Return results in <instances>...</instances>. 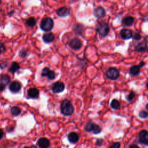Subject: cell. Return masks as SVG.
Masks as SVG:
<instances>
[{
	"label": "cell",
	"mask_w": 148,
	"mask_h": 148,
	"mask_svg": "<svg viewBox=\"0 0 148 148\" xmlns=\"http://www.w3.org/2000/svg\"><path fill=\"white\" fill-rule=\"evenodd\" d=\"M11 114L14 116H17L21 113V109L18 106H13L10 109Z\"/></svg>",
	"instance_id": "cb8c5ba5"
},
{
	"label": "cell",
	"mask_w": 148,
	"mask_h": 148,
	"mask_svg": "<svg viewBox=\"0 0 148 148\" xmlns=\"http://www.w3.org/2000/svg\"><path fill=\"white\" fill-rule=\"evenodd\" d=\"M139 116L142 119H146L148 117V111H145V110H140L139 112Z\"/></svg>",
	"instance_id": "484cf974"
},
{
	"label": "cell",
	"mask_w": 148,
	"mask_h": 148,
	"mask_svg": "<svg viewBox=\"0 0 148 148\" xmlns=\"http://www.w3.org/2000/svg\"><path fill=\"white\" fill-rule=\"evenodd\" d=\"M10 80V78L8 75L4 74V75H2L1 76L0 81H1V84L6 86L9 83Z\"/></svg>",
	"instance_id": "44dd1931"
},
{
	"label": "cell",
	"mask_w": 148,
	"mask_h": 148,
	"mask_svg": "<svg viewBox=\"0 0 148 148\" xmlns=\"http://www.w3.org/2000/svg\"><path fill=\"white\" fill-rule=\"evenodd\" d=\"M135 92L133 91H131L130 93L126 96V99H127L128 101H131L135 97Z\"/></svg>",
	"instance_id": "4316f807"
},
{
	"label": "cell",
	"mask_w": 148,
	"mask_h": 148,
	"mask_svg": "<svg viewBox=\"0 0 148 148\" xmlns=\"http://www.w3.org/2000/svg\"><path fill=\"white\" fill-rule=\"evenodd\" d=\"M84 130L88 132H92L94 134H98L101 133L102 129L98 124H96L92 121H89L86 124Z\"/></svg>",
	"instance_id": "277c9868"
},
{
	"label": "cell",
	"mask_w": 148,
	"mask_h": 148,
	"mask_svg": "<svg viewBox=\"0 0 148 148\" xmlns=\"http://www.w3.org/2000/svg\"><path fill=\"white\" fill-rule=\"evenodd\" d=\"M106 77L110 80H114L117 79L120 76V71L116 68H109L106 72Z\"/></svg>",
	"instance_id": "5b68a950"
},
{
	"label": "cell",
	"mask_w": 148,
	"mask_h": 148,
	"mask_svg": "<svg viewBox=\"0 0 148 148\" xmlns=\"http://www.w3.org/2000/svg\"><path fill=\"white\" fill-rule=\"evenodd\" d=\"M146 88L148 89V82H147V83H146Z\"/></svg>",
	"instance_id": "f35d334b"
},
{
	"label": "cell",
	"mask_w": 148,
	"mask_h": 148,
	"mask_svg": "<svg viewBox=\"0 0 148 148\" xmlns=\"http://www.w3.org/2000/svg\"><path fill=\"white\" fill-rule=\"evenodd\" d=\"M23 148H37V147H36L35 145H31V146H29V147H28V146H24Z\"/></svg>",
	"instance_id": "8d00e7d4"
},
{
	"label": "cell",
	"mask_w": 148,
	"mask_h": 148,
	"mask_svg": "<svg viewBox=\"0 0 148 148\" xmlns=\"http://www.w3.org/2000/svg\"><path fill=\"white\" fill-rule=\"evenodd\" d=\"M56 13L60 17H66L69 15L70 10L66 7H61L57 10Z\"/></svg>",
	"instance_id": "5bb4252c"
},
{
	"label": "cell",
	"mask_w": 148,
	"mask_h": 148,
	"mask_svg": "<svg viewBox=\"0 0 148 148\" xmlns=\"http://www.w3.org/2000/svg\"><path fill=\"white\" fill-rule=\"evenodd\" d=\"M68 139L71 143H76L79 140V135L75 132H71L68 135Z\"/></svg>",
	"instance_id": "2e32d148"
},
{
	"label": "cell",
	"mask_w": 148,
	"mask_h": 148,
	"mask_svg": "<svg viewBox=\"0 0 148 148\" xmlns=\"http://www.w3.org/2000/svg\"><path fill=\"white\" fill-rule=\"evenodd\" d=\"M5 50H6V47H5L4 44H3V43L0 44V53L5 51Z\"/></svg>",
	"instance_id": "4dcf8cb0"
},
{
	"label": "cell",
	"mask_w": 148,
	"mask_h": 148,
	"mask_svg": "<svg viewBox=\"0 0 148 148\" xmlns=\"http://www.w3.org/2000/svg\"><path fill=\"white\" fill-rule=\"evenodd\" d=\"M103 139L102 138H99V139H97L95 145H96V146H101L103 144Z\"/></svg>",
	"instance_id": "f546056e"
},
{
	"label": "cell",
	"mask_w": 148,
	"mask_h": 148,
	"mask_svg": "<svg viewBox=\"0 0 148 148\" xmlns=\"http://www.w3.org/2000/svg\"><path fill=\"white\" fill-rule=\"evenodd\" d=\"M138 142L140 144L148 146V131L141 130L138 135Z\"/></svg>",
	"instance_id": "8992f818"
},
{
	"label": "cell",
	"mask_w": 148,
	"mask_h": 148,
	"mask_svg": "<svg viewBox=\"0 0 148 148\" xmlns=\"http://www.w3.org/2000/svg\"><path fill=\"white\" fill-rule=\"evenodd\" d=\"M96 31L101 36L105 37L109 32V26L108 24L105 21L99 22L97 24Z\"/></svg>",
	"instance_id": "7a4b0ae2"
},
{
	"label": "cell",
	"mask_w": 148,
	"mask_h": 148,
	"mask_svg": "<svg viewBox=\"0 0 148 148\" xmlns=\"http://www.w3.org/2000/svg\"><path fill=\"white\" fill-rule=\"evenodd\" d=\"M69 45L70 47H71L72 49L77 50L81 48L82 43L81 40L79 38H75L71 40V42L69 43Z\"/></svg>",
	"instance_id": "ba28073f"
},
{
	"label": "cell",
	"mask_w": 148,
	"mask_h": 148,
	"mask_svg": "<svg viewBox=\"0 0 148 148\" xmlns=\"http://www.w3.org/2000/svg\"><path fill=\"white\" fill-rule=\"evenodd\" d=\"M120 35L121 38L122 39L127 40V39H129L132 38V32L129 29L124 28V29H122L120 31Z\"/></svg>",
	"instance_id": "8fae6325"
},
{
	"label": "cell",
	"mask_w": 148,
	"mask_h": 148,
	"mask_svg": "<svg viewBox=\"0 0 148 148\" xmlns=\"http://www.w3.org/2000/svg\"><path fill=\"white\" fill-rule=\"evenodd\" d=\"M135 18L131 16H128L123 18L122 20V24L125 27H130L133 24Z\"/></svg>",
	"instance_id": "e0dca14e"
},
{
	"label": "cell",
	"mask_w": 148,
	"mask_h": 148,
	"mask_svg": "<svg viewBox=\"0 0 148 148\" xmlns=\"http://www.w3.org/2000/svg\"><path fill=\"white\" fill-rule=\"evenodd\" d=\"M60 109L61 113L66 116H71L74 112V108L72 104L69 100L66 99H64L61 102Z\"/></svg>",
	"instance_id": "6da1fadb"
},
{
	"label": "cell",
	"mask_w": 148,
	"mask_h": 148,
	"mask_svg": "<svg viewBox=\"0 0 148 148\" xmlns=\"http://www.w3.org/2000/svg\"><path fill=\"white\" fill-rule=\"evenodd\" d=\"M41 75L42 76H46L49 80H53L56 77L54 72L50 70V69L47 67L43 69Z\"/></svg>",
	"instance_id": "9c48e42d"
},
{
	"label": "cell",
	"mask_w": 148,
	"mask_h": 148,
	"mask_svg": "<svg viewBox=\"0 0 148 148\" xmlns=\"http://www.w3.org/2000/svg\"><path fill=\"white\" fill-rule=\"evenodd\" d=\"M20 56H21V57H26L27 56V53H26V52L25 51H20Z\"/></svg>",
	"instance_id": "d6a6232c"
},
{
	"label": "cell",
	"mask_w": 148,
	"mask_h": 148,
	"mask_svg": "<svg viewBox=\"0 0 148 148\" xmlns=\"http://www.w3.org/2000/svg\"><path fill=\"white\" fill-rule=\"evenodd\" d=\"M148 50V46L145 42H139L135 47V51L137 52H146Z\"/></svg>",
	"instance_id": "4fadbf2b"
},
{
	"label": "cell",
	"mask_w": 148,
	"mask_h": 148,
	"mask_svg": "<svg viewBox=\"0 0 148 148\" xmlns=\"http://www.w3.org/2000/svg\"><path fill=\"white\" fill-rule=\"evenodd\" d=\"M37 145L39 148H49L50 145V142L47 138L43 137L38 139Z\"/></svg>",
	"instance_id": "30bf717a"
},
{
	"label": "cell",
	"mask_w": 148,
	"mask_h": 148,
	"mask_svg": "<svg viewBox=\"0 0 148 148\" xmlns=\"http://www.w3.org/2000/svg\"><path fill=\"white\" fill-rule=\"evenodd\" d=\"M145 65V62L144 61H140V63L139 64L138 66H139L140 68V67H142V66H143Z\"/></svg>",
	"instance_id": "e575fe53"
},
{
	"label": "cell",
	"mask_w": 148,
	"mask_h": 148,
	"mask_svg": "<svg viewBox=\"0 0 148 148\" xmlns=\"http://www.w3.org/2000/svg\"><path fill=\"white\" fill-rule=\"evenodd\" d=\"M20 68V65L17 62H13L9 69V72H10L12 73H14L15 72L18 70Z\"/></svg>",
	"instance_id": "7402d4cb"
},
{
	"label": "cell",
	"mask_w": 148,
	"mask_h": 148,
	"mask_svg": "<svg viewBox=\"0 0 148 148\" xmlns=\"http://www.w3.org/2000/svg\"><path fill=\"white\" fill-rule=\"evenodd\" d=\"M140 73V67L138 65H133L130 69V73L132 76H137Z\"/></svg>",
	"instance_id": "ffe728a7"
},
{
	"label": "cell",
	"mask_w": 148,
	"mask_h": 148,
	"mask_svg": "<svg viewBox=\"0 0 148 148\" xmlns=\"http://www.w3.org/2000/svg\"><path fill=\"white\" fill-rule=\"evenodd\" d=\"M5 88V86L1 83V84H0V92H1V91H2L3 90H4Z\"/></svg>",
	"instance_id": "836d02e7"
},
{
	"label": "cell",
	"mask_w": 148,
	"mask_h": 148,
	"mask_svg": "<svg viewBox=\"0 0 148 148\" xmlns=\"http://www.w3.org/2000/svg\"><path fill=\"white\" fill-rule=\"evenodd\" d=\"M141 35L139 33H137V32H134V34H132V38L133 39H135L136 40H140V38H141Z\"/></svg>",
	"instance_id": "83f0119b"
},
{
	"label": "cell",
	"mask_w": 148,
	"mask_h": 148,
	"mask_svg": "<svg viewBox=\"0 0 148 148\" xmlns=\"http://www.w3.org/2000/svg\"><path fill=\"white\" fill-rule=\"evenodd\" d=\"M110 106L112 109L117 110L120 108V103L119 101L116 99H113L112 100L110 103Z\"/></svg>",
	"instance_id": "603a6c76"
},
{
	"label": "cell",
	"mask_w": 148,
	"mask_h": 148,
	"mask_svg": "<svg viewBox=\"0 0 148 148\" xmlns=\"http://www.w3.org/2000/svg\"><path fill=\"white\" fill-rule=\"evenodd\" d=\"M26 24L30 27H33L35 24H36V20L35 19L31 17L28 18L27 20H26Z\"/></svg>",
	"instance_id": "d4e9b609"
},
{
	"label": "cell",
	"mask_w": 148,
	"mask_h": 148,
	"mask_svg": "<svg viewBox=\"0 0 148 148\" xmlns=\"http://www.w3.org/2000/svg\"><path fill=\"white\" fill-rule=\"evenodd\" d=\"M21 83L18 81L12 82L9 86V90L12 92H17L21 90Z\"/></svg>",
	"instance_id": "7c38bea8"
},
{
	"label": "cell",
	"mask_w": 148,
	"mask_h": 148,
	"mask_svg": "<svg viewBox=\"0 0 148 148\" xmlns=\"http://www.w3.org/2000/svg\"><path fill=\"white\" fill-rule=\"evenodd\" d=\"M126 148H140L138 146H137L135 144H131L130 145H129Z\"/></svg>",
	"instance_id": "1f68e13d"
},
{
	"label": "cell",
	"mask_w": 148,
	"mask_h": 148,
	"mask_svg": "<svg viewBox=\"0 0 148 148\" xmlns=\"http://www.w3.org/2000/svg\"><path fill=\"white\" fill-rule=\"evenodd\" d=\"M3 131L2 129H0V140L3 138Z\"/></svg>",
	"instance_id": "d590c367"
},
{
	"label": "cell",
	"mask_w": 148,
	"mask_h": 148,
	"mask_svg": "<svg viewBox=\"0 0 148 148\" xmlns=\"http://www.w3.org/2000/svg\"><path fill=\"white\" fill-rule=\"evenodd\" d=\"M121 146V143L119 142H114L112 145L110 146L109 148H120Z\"/></svg>",
	"instance_id": "f1b7e54d"
},
{
	"label": "cell",
	"mask_w": 148,
	"mask_h": 148,
	"mask_svg": "<svg viewBox=\"0 0 148 148\" xmlns=\"http://www.w3.org/2000/svg\"><path fill=\"white\" fill-rule=\"evenodd\" d=\"M145 108H146V110L148 111V103L146 105V106H145Z\"/></svg>",
	"instance_id": "74e56055"
},
{
	"label": "cell",
	"mask_w": 148,
	"mask_h": 148,
	"mask_svg": "<svg viewBox=\"0 0 148 148\" xmlns=\"http://www.w3.org/2000/svg\"><path fill=\"white\" fill-rule=\"evenodd\" d=\"M65 85L62 82H55L51 87V90L54 93H60L64 91Z\"/></svg>",
	"instance_id": "52a82bcc"
},
{
	"label": "cell",
	"mask_w": 148,
	"mask_h": 148,
	"mask_svg": "<svg viewBox=\"0 0 148 148\" xmlns=\"http://www.w3.org/2000/svg\"><path fill=\"white\" fill-rule=\"evenodd\" d=\"M1 3V1H0V3Z\"/></svg>",
	"instance_id": "ab89813d"
},
{
	"label": "cell",
	"mask_w": 148,
	"mask_h": 148,
	"mask_svg": "<svg viewBox=\"0 0 148 148\" xmlns=\"http://www.w3.org/2000/svg\"><path fill=\"white\" fill-rule=\"evenodd\" d=\"M94 14L97 18H102L106 16V12L103 8L98 6L94 10Z\"/></svg>",
	"instance_id": "9a60e30c"
},
{
	"label": "cell",
	"mask_w": 148,
	"mask_h": 148,
	"mask_svg": "<svg viewBox=\"0 0 148 148\" xmlns=\"http://www.w3.org/2000/svg\"><path fill=\"white\" fill-rule=\"evenodd\" d=\"M54 35L51 32H47L43 35L42 39L45 43H51L54 40Z\"/></svg>",
	"instance_id": "ac0fdd59"
},
{
	"label": "cell",
	"mask_w": 148,
	"mask_h": 148,
	"mask_svg": "<svg viewBox=\"0 0 148 148\" xmlns=\"http://www.w3.org/2000/svg\"><path fill=\"white\" fill-rule=\"evenodd\" d=\"M39 94V90L36 88H31L28 90V95L31 98H37Z\"/></svg>",
	"instance_id": "d6986e66"
},
{
	"label": "cell",
	"mask_w": 148,
	"mask_h": 148,
	"mask_svg": "<svg viewBox=\"0 0 148 148\" xmlns=\"http://www.w3.org/2000/svg\"><path fill=\"white\" fill-rule=\"evenodd\" d=\"M54 26L53 20L50 17H46L42 19L40 22V27L44 31H49L51 30Z\"/></svg>",
	"instance_id": "3957f363"
}]
</instances>
